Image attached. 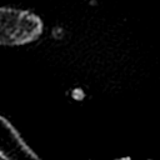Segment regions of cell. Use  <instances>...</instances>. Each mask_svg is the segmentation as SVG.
I'll list each match as a JSON object with an SVG mask.
<instances>
[{
	"label": "cell",
	"mask_w": 160,
	"mask_h": 160,
	"mask_svg": "<svg viewBox=\"0 0 160 160\" xmlns=\"http://www.w3.org/2000/svg\"><path fill=\"white\" fill-rule=\"evenodd\" d=\"M42 32V21L30 11L0 8V45L19 46L36 40Z\"/></svg>",
	"instance_id": "obj_1"
},
{
	"label": "cell",
	"mask_w": 160,
	"mask_h": 160,
	"mask_svg": "<svg viewBox=\"0 0 160 160\" xmlns=\"http://www.w3.org/2000/svg\"><path fill=\"white\" fill-rule=\"evenodd\" d=\"M0 159L36 160L38 155L22 140L12 124L0 115Z\"/></svg>",
	"instance_id": "obj_2"
}]
</instances>
